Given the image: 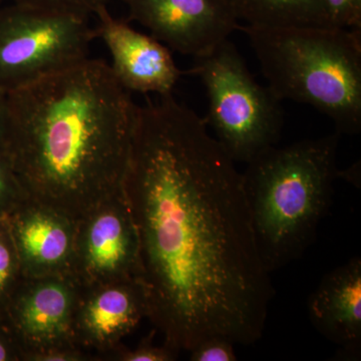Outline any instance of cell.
Wrapping results in <instances>:
<instances>
[{"label": "cell", "instance_id": "cell-1", "mask_svg": "<svg viewBox=\"0 0 361 361\" xmlns=\"http://www.w3.org/2000/svg\"><path fill=\"white\" fill-rule=\"evenodd\" d=\"M235 164L173 94L137 106L123 192L149 319L178 355L214 336L251 345L264 331L275 291Z\"/></svg>", "mask_w": 361, "mask_h": 361}, {"label": "cell", "instance_id": "cell-2", "mask_svg": "<svg viewBox=\"0 0 361 361\" xmlns=\"http://www.w3.org/2000/svg\"><path fill=\"white\" fill-rule=\"evenodd\" d=\"M135 109L99 59L8 90L4 144L28 198L75 221L122 191Z\"/></svg>", "mask_w": 361, "mask_h": 361}, {"label": "cell", "instance_id": "cell-3", "mask_svg": "<svg viewBox=\"0 0 361 361\" xmlns=\"http://www.w3.org/2000/svg\"><path fill=\"white\" fill-rule=\"evenodd\" d=\"M338 132L266 149L242 173L256 244L272 273L300 258L329 213L337 169Z\"/></svg>", "mask_w": 361, "mask_h": 361}, {"label": "cell", "instance_id": "cell-4", "mask_svg": "<svg viewBox=\"0 0 361 361\" xmlns=\"http://www.w3.org/2000/svg\"><path fill=\"white\" fill-rule=\"evenodd\" d=\"M271 92L310 104L341 135L361 130V30L244 25Z\"/></svg>", "mask_w": 361, "mask_h": 361}, {"label": "cell", "instance_id": "cell-5", "mask_svg": "<svg viewBox=\"0 0 361 361\" xmlns=\"http://www.w3.org/2000/svg\"><path fill=\"white\" fill-rule=\"evenodd\" d=\"M190 73L206 90L207 127L235 163L247 164L277 144L284 123L281 101L258 84L229 39L194 58Z\"/></svg>", "mask_w": 361, "mask_h": 361}, {"label": "cell", "instance_id": "cell-6", "mask_svg": "<svg viewBox=\"0 0 361 361\" xmlns=\"http://www.w3.org/2000/svg\"><path fill=\"white\" fill-rule=\"evenodd\" d=\"M89 16L11 4L0 6V87L18 89L87 59Z\"/></svg>", "mask_w": 361, "mask_h": 361}, {"label": "cell", "instance_id": "cell-7", "mask_svg": "<svg viewBox=\"0 0 361 361\" xmlns=\"http://www.w3.org/2000/svg\"><path fill=\"white\" fill-rule=\"evenodd\" d=\"M70 275L80 287L140 279V243L123 190L75 220Z\"/></svg>", "mask_w": 361, "mask_h": 361}, {"label": "cell", "instance_id": "cell-8", "mask_svg": "<svg viewBox=\"0 0 361 361\" xmlns=\"http://www.w3.org/2000/svg\"><path fill=\"white\" fill-rule=\"evenodd\" d=\"M80 289L70 274L21 280L4 317L23 360L51 349L78 348L73 342V322Z\"/></svg>", "mask_w": 361, "mask_h": 361}, {"label": "cell", "instance_id": "cell-9", "mask_svg": "<svg viewBox=\"0 0 361 361\" xmlns=\"http://www.w3.org/2000/svg\"><path fill=\"white\" fill-rule=\"evenodd\" d=\"M130 20L182 54L204 56L239 30L228 0H123Z\"/></svg>", "mask_w": 361, "mask_h": 361}, {"label": "cell", "instance_id": "cell-10", "mask_svg": "<svg viewBox=\"0 0 361 361\" xmlns=\"http://www.w3.org/2000/svg\"><path fill=\"white\" fill-rule=\"evenodd\" d=\"M149 315L146 288L139 278L80 287L73 322V342L87 353H115Z\"/></svg>", "mask_w": 361, "mask_h": 361}, {"label": "cell", "instance_id": "cell-11", "mask_svg": "<svg viewBox=\"0 0 361 361\" xmlns=\"http://www.w3.org/2000/svg\"><path fill=\"white\" fill-rule=\"evenodd\" d=\"M96 37H101L111 56V68L128 92L173 94L183 75L170 49L152 35L137 32L126 21L114 18L106 6L97 9Z\"/></svg>", "mask_w": 361, "mask_h": 361}, {"label": "cell", "instance_id": "cell-12", "mask_svg": "<svg viewBox=\"0 0 361 361\" xmlns=\"http://www.w3.org/2000/svg\"><path fill=\"white\" fill-rule=\"evenodd\" d=\"M6 220L23 278L70 274L75 221L30 199Z\"/></svg>", "mask_w": 361, "mask_h": 361}, {"label": "cell", "instance_id": "cell-13", "mask_svg": "<svg viewBox=\"0 0 361 361\" xmlns=\"http://www.w3.org/2000/svg\"><path fill=\"white\" fill-rule=\"evenodd\" d=\"M308 313L323 336L348 355H360V257L351 258L322 278L308 299Z\"/></svg>", "mask_w": 361, "mask_h": 361}, {"label": "cell", "instance_id": "cell-14", "mask_svg": "<svg viewBox=\"0 0 361 361\" xmlns=\"http://www.w3.org/2000/svg\"><path fill=\"white\" fill-rule=\"evenodd\" d=\"M238 20L255 27L329 26L320 0H234Z\"/></svg>", "mask_w": 361, "mask_h": 361}, {"label": "cell", "instance_id": "cell-15", "mask_svg": "<svg viewBox=\"0 0 361 361\" xmlns=\"http://www.w3.org/2000/svg\"><path fill=\"white\" fill-rule=\"evenodd\" d=\"M20 260L6 218L0 219V313L4 311L21 280Z\"/></svg>", "mask_w": 361, "mask_h": 361}, {"label": "cell", "instance_id": "cell-16", "mask_svg": "<svg viewBox=\"0 0 361 361\" xmlns=\"http://www.w3.org/2000/svg\"><path fill=\"white\" fill-rule=\"evenodd\" d=\"M28 199L2 140L0 142V219L8 217Z\"/></svg>", "mask_w": 361, "mask_h": 361}, {"label": "cell", "instance_id": "cell-17", "mask_svg": "<svg viewBox=\"0 0 361 361\" xmlns=\"http://www.w3.org/2000/svg\"><path fill=\"white\" fill-rule=\"evenodd\" d=\"M332 27L361 30V0H320Z\"/></svg>", "mask_w": 361, "mask_h": 361}, {"label": "cell", "instance_id": "cell-18", "mask_svg": "<svg viewBox=\"0 0 361 361\" xmlns=\"http://www.w3.org/2000/svg\"><path fill=\"white\" fill-rule=\"evenodd\" d=\"M18 6L49 9L90 16L97 13V9L106 6L109 0H9Z\"/></svg>", "mask_w": 361, "mask_h": 361}, {"label": "cell", "instance_id": "cell-19", "mask_svg": "<svg viewBox=\"0 0 361 361\" xmlns=\"http://www.w3.org/2000/svg\"><path fill=\"white\" fill-rule=\"evenodd\" d=\"M235 343L225 337L214 336L201 341L190 353L192 361H235Z\"/></svg>", "mask_w": 361, "mask_h": 361}, {"label": "cell", "instance_id": "cell-20", "mask_svg": "<svg viewBox=\"0 0 361 361\" xmlns=\"http://www.w3.org/2000/svg\"><path fill=\"white\" fill-rule=\"evenodd\" d=\"M178 353L167 348L154 345L152 336L147 337L134 350L118 349L116 360L123 361H171L178 357Z\"/></svg>", "mask_w": 361, "mask_h": 361}, {"label": "cell", "instance_id": "cell-21", "mask_svg": "<svg viewBox=\"0 0 361 361\" xmlns=\"http://www.w3.org/2000/svg\"><path fill=\"white\" fill-rule=\"evenodd\" d=\"M89 355L78 348H56L28 356L32 361H82L87 360Z\"/></svg>", "mask_w": 361, "mask_h": 361}, {"label": "cell", "instance_id": "cell-22", "mask_svg": "<svg viewBox=\"0 0 361 361\" xmlns=\"http://www.w3.org/2000/svg\"><path fill=\"white\" fill-rule=\"evenodd\" d=\"M18 360H23V355L13 334L0 336V361Z\"/></svg>", "mask_w": 361, "mask_h": 361}, {"label": "cell", "instance_id": "cell-23", "mask_svg": "<svg viewBox=\"0 0 361 361\" xmlns=\"http://www.w3.org/2000/svg\"><path fill=\"white\" fill-rule=\"evenodd\" d=\"M7 90L0 87V142L4 140L6 121Z\"/></svg>", "mask_w": 361, "mask_h": 361}, {"label": "cell", "instance_id": "cell-24", "mask_svg": "<svg viewBox=\"0 0 361 361\" xmlns=\"http://www.w3.org/2000/svg\"><path fill=\"white\" fill-rule=\"evenodd\" d=\"M228 1H229L230 4H231L232 6H233V4H234V0H228Z\"/></svg>", "mask_w": 361, "mask_h": 361}, {"label": "cell", "instance_id": "cell-25", "mask_svg": "<svg viewBox=\"0 0 361 361\" xmlns=\"http://www.w3.org/2000/svg\"><path fill=\"white\" fill-rule=\"evenodd\" d=\"M4 1V0H0V6H1V2Z\"/></svg>", "mask_w": 361, "mask_h": 361}]
</instances>
